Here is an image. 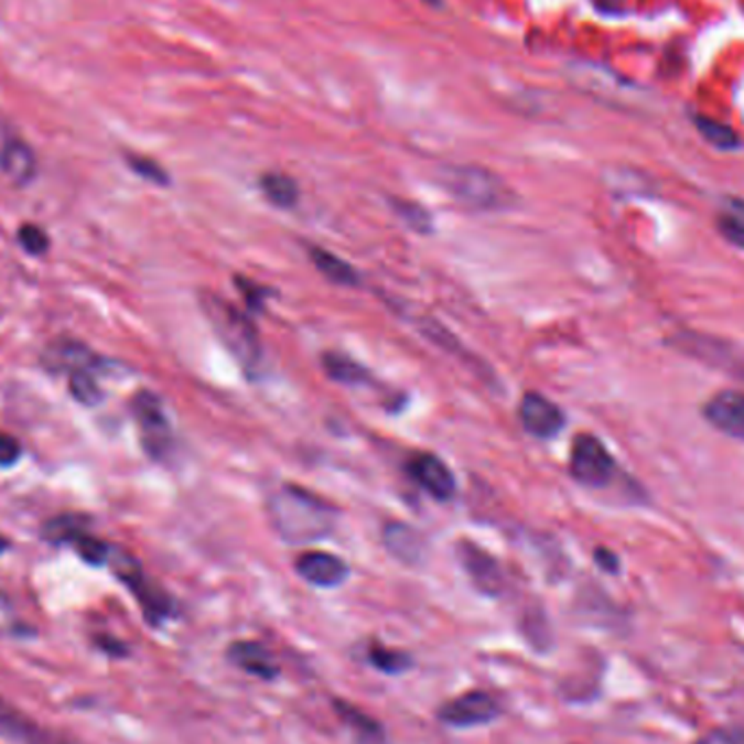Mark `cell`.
Instances as JSON below:
<instances>
[{
    "mask_svg": "<svg viewBox=\"0 0 744 744\" xmlns=\"http://www.w3.org/2000/svg\"><path fill=\"white\" fill-rule=\"evenodd\" d=\"M268 518L281 540L310 544L330 536L337 514L325 498L288 484L268 498Z\"/></svg>",
    "mask_w": 744,
    "mask_h": 744,
    "instance_id": "cell-1",
    "label": "cell"
},
{
    "mask_svg": "<svg viewBox=\"0 0 744 744\" xmlns=\"http://www.w3.org/2000/svg\"><path fill=\"white\" fill-rule=\"evenodd\" d=\"M198 299L207 323L212 325L223 346L236 357V362L248 375H255L261 364V342L255 325L238 308H234L218 294L203 290Z\"/></svg>",
    "mask_w": 744,
    "mask_h": 744,
    "instance_id": "cell-2",
    "label": "cell"
},
{
    "mask_svg": "<svg viewBox=\"0 0 744 744\" xmlns=\"http://www.w3.org/2000/svg\"><path fill=\"white\" fill-rule=\"evenodd\" d=\"M440 183L455 201L479 212L505 209L514 198L507 183L482 165H444Z\"/></svg>",
    "mask_w": 744,
    "mask_h": 744,
    "instance_id": "cell-3",
    "label": "cell"
},
{
    "mask_svg": "<svg viewBox=\"0 0 744 744\" xmlns=\"http://www.w3.org/2000/svg\"><path fill=\"white\" fill-rule=\"evenodd\" d=\"M107 564L111 567L116 578L120 579L136 594V599L140 601V605L144 610V616L153 625H160L172 614V601L168 599V594L160 585H155L151 579H147V575L140 569V564L127 551L111 549Z\"/></svg>",
    "mask_w": 744,
    "mask_h": 744,
    "instance_id": "cell-4",
    "label": "cell"
},
{
    "mask_svg": "<svg viewBox=\"0 0 744 744\" xmlns=\"http://www.w3.org/2000/svg\"><path fill=\"white\" fill-rule=\"evenodd\" d=\"M131 408H133V416L140 429V440H142L144 451L153 460L168 457L172 449V429L165 418L162 401L153 392L142 390L133 397Z\"/></svg>",
    "mask_w": 744,
    "mask_h": 744,
    "instance_id": "cell-5",
    "label": "cell"
},
{
    "mask_svg": "<svg viewBox=\"0 0 744 744\" xmlns=\"http://www.w3.org/2000/svg\"><path fill=\"white\" fill-rule=\"evenodd\" d=\"M616 471L614 457L594 435H579L571 451V473L575 482L587 488H603L612 482Z\"/></svg>",
    "mask_w": 744,
    "mask_h": 744,
    "instance_id": "cell-6",
    "label": "cell"
},
{
    "mask_svg": "<svg viewBox=\"0 0 744 744\" xmlns=\"http://www.w3.org/2000/svg\"><path fill=\"white\" fill-rule=\"evenodd\" d=\"M498 716V703L484 690L464 692L451 701H446L438 710V719L451 727H477L488 725Z\"/></svg>",
    "mask_w": 744,
    "mask_h": 744,
    "instance_id": "cell-7",
    "label": "cell"
},
{
    "mask_svg": "<svg viewBox=\"0 0 744 744\" xmlns=\"http://www.w3.org/2000/svg\"><path fill=\"white\" fill-rule=\"evenodd\" d=\"M457 558L466 571V575L475 583V587L488 596H498L505 587V575L495 558L473 542L457 544Z\"/></svg>",
    "mask_w": 744,
    "mask_h": 744,
    "instance_id": "cell-8",
    "label": "cell"
},
{
    "mask_svg": "<svg viewBox=\"0 0 744 744\" xmlns=\"http://www.w3.org/2000/svg\"><path fill=\"white\" fill-rule=\"evenodd\" d=\"M518 416H520L525 431L540 440L556 438L564 429V420H567L562 410L553 401H549L547 397L538 392H529L522 397Z\"/></svg>",
    "mask_w": 744,
    "mask_h": 744,
    "instance_id": "cell-9",
    "label": "cell"
},
{
    "mask_svg": "<svg viewBox=\"0 0 744 744\" xmlns=\"http://www.w3.org/2000/svg\"><path fill=\"white\" fill-rule=\"evenodd\" d=\"M0 736L15 744H68L4 701H0Z\"/></svg>",
    "mask_w": 744,
    "mask_h": 744,
    "instance_id": "cell-10",
    "label": "cell"
},
{
    "mask_svg": "<svg viewBox=\"0 0 744 744\" xmlns=\"http://www.w3.org/2000/svg\"><path fill=\"white\" fill-rule=\"evenodd\" d=\"M410 473H412L413 479L420 484V488H424L429 495L438 498V500H449L457 490V484H455V477H453L451 468L440 457H435L431 453L416 455L410 462Z\"/></svg>",
    "mask_w": 744,
    "mask_h": 744,
    "instance_id": "cell-11",
    "label": "cell"
},
{
    "mask_svg": "<svg viewBox=\"0 0 744 744\" xmlns=\"http://www.w3.org/2000/svg\"><path fill=\"white\" fill-rule=\"evenodd\" d=\"M705 418L725 435L744 442V392L725 390L705 406Z\"/></svg>",
    "mask_w": 744,
    "mask_h": 744,
    "instance_id": "cell-12",
    "label": "cell"
},
{
    "mask_svg": "<svg viewBox=\"0 0 744 744\" xmlns=\"http://www.w3.org/2000/svg\"><path fill=\"white\" fill-rule=\"evenodd\" d=\"M296 571L308 583L319 585V587H335L348 578L346 562L337 556L325 553V551L303 553L296 562Z\"/></svg>",
    "mask_w": 744,
    "mask_h": 744,
    "instance_id": "cell-13",
    "label": "cell"
},
{
    "mask_svg": "<svg viewBox=\"0 0 744 744\" xmlns=\"http://www.w3.org/2000/svg\"><path fill=\"white\" fill-rule=\"evenodd\" d=\"M227 656L238 668L247 670L259 679H274L279 675V666L272 658V654L259 643L238 640L227 649Z\"/></svg>",
    "mask_w": 744,
    "mask_h": 744,
    "instance_id": "cell-14",
    "label": "cell"
},
{
    "mask_svg": "<svg viewBox=\"0 0 744 744\" xmlns=\"http://www.w3.org/2000/svg\"><path fill=\"white\" fill-rule=\"evenodd\" d=\"M384 544L403 564H418L424 556V538L406 522L386 525Z\"/></svg>",
    "mask_w": 744,
    "mask_h": 744,
    "instance_id": "cell-15",
    "label": "cell"
},
{
    "mask_svg": "<svg viewBox=\"0 0 744 744\" xmlns=\"http://www.w3.org/2000/svg\"><path fill=\"white\" fill-rule=\"evenodd\" d=\"M0 170L15 185L31 183L37 164H35V155L29 149V144H24L22 140H9L0 149Z\"/></svg>",
    "mask_w": 744,
    "mask_h": 744,
    "instance_id": "cell-16",
    "label": "cell"
},
{
    "mask_svg": "<svg viewBox=\"0 0 744 744\" xmlns=\"http://www.w3.org/2000/svg\"><path fill=\"white\" fill-rule=\"evenodd\" d=\"M259 185H261V192L266 194V198L281 209L294 207L299 203V185L288 174L268 172V174L261 176Z\"/></svg>",
    "mask_w": 744,
    "mask_h": 744,
    "instance_id": "cell-17",
    "label": "cell"
},
{
    "mask_svg": "<svg viewBox=\"0 0 744 744\" xmlns=\"http://www.w3.org/2000/svg\"><path fill=\"white\" fill-rule=\"evenodd\" d=\"M87 518L82 514H62L53 520H48L44 525V538L55 542V544H64V542H73L87 533Z\"/></svg>",
    "mask_w": 744,
    "mask_h": 744,
    "instance_id": "cell-18",
    "label": "cell"
},
{
    "mask_svg": "<svg viewBox=\"0 0 744 744\" xmlns=\"http://www.w3.org/2000/svg\"><path fill=\"white\" fill-rule=\"evenodd\" d=\"M310 255H312V261L316 263V268L333 283L357 285L359 277H357L355 268L348 266L346 261H342L339 257L331 255L330 250H325V248H312Z\"/></svg>",
    "mask_w": 744,
    "mask_h": 744,
    "instance_id": "cell-19",
    "label": "cell"
},
{
    "mask_svg": "<svg viewBox=\"0 0 744 744\" xmlns=\"http://www.w3.org/2000/svg\"><path fill=\"white\" fill-rule=\"evenodd\" d=\"M323 366L333 381H339L344 386H359L368 381V370H364L359 364H355L353 359L344 355L327 353L323 359Z\"/></svg>",
    "mask_w": 744,
    "mask_h": 744,
    "instance_id": "cell-20",
    "label": "cell"
},
{
    "mask_svg": "<svg viewBox=\"0 0 744 744\" xmlns=\"http://www.w3.org/2000/svg\"><path fill=\"white\" fill-rule=\"evenodd\" d=\"M701 136L716 149H723V151H734L738 149L741 140L736 136V131L719 120H712V118H705V116H697L694 118Z\"/></svg>",
    "mask_w": 744,
    "mask_h": 744,
    "instance_id": "cell-21",
    "label": "cell"
},
{
    "mask_svg": "<svg viewBox=\"0 0 744 744\" xmlns=\"http://www.w3.org/2000/svg\"><path fill=\"white\" fill-rule=\"evenodd\" d=\"M335 710L339 712V716L344 719V723L353 727V732L357 730L359 736H366L373 743L381 738V727L370 716H366L362 710H357V708H353V705H348L344 701H337Z\"/></svg>",
    "mask_w": 744,
    "mask_h": 744,
    "instance_id": "cell-22",
    "label": "cell"
},
{
    "mask_svg": "<svg viewBox=\"0 0 744 744\" xmlns=\"http://www.w3.org/2000/svg\"><path fill=\"white\" fill-rule=\"evenodd\" d=\"M368 660L370 664L388 675H399L403 670H408L412 666V658L403 651H395V649H386L381 645H373L368 651Z\"/></svg>",
    "mask_w": 744,
    "mask_h": 744,
    "instance_id": "cell-23",
    "label": "cell"
},
{
    "mask_svg": "<svg viewBox=\"0 0 744 744\" xmlns=\"http://www.w3.org/2000/svg\"><path fill=\"white\" fill-rule=\"evenodd\" d=\"M71 395L85 406V408H94L100 403L103 392L96 384V379L91 377L89 370H73L71 373Z\"/></svg>",
    "mask_w": 744,
    "mask_h": 744,
    "instance_id": "cell-24",
    "label": "cell"
},
{
    "mask_svg": "<svg viewBox=\"0 0 744 744\" xmlns=\"http://www.w3.org/2000/svg\"><path fill=\"white\" fill-rule=\"evenodd\" d=\"M75 549L77 553L82 556V560H85L87 564L91 567H100V564H107L109 560V551L111 547L105 544L103 540L89 536V533H83L77 540H75Z\"/></svg>",
    "mask_w": 744,
    "mask_h": 744,
    "instance_id": "cell-25",
    "label": "cell"
},
{
    "mask_svg": "<svg viewBox=\"0 0 744 744\" xmlns=\"http://www.w3.org/2000/svg\"><path fill=\"white\" fill-rule=\"evenodd\" d=\"M397 214L401 216L403 223H408V227L418 231V234H429L431 231V216L416 203H406V201H397L395 203Z\"/></svg>",
    "mask_w": 744,
    "mask_h": 744,
    "instance_id": "cell-26",
    "label": "cell"
},
{
    "mask_svg": "<svg viewBox=\"0 0 744 744\" xmlns=\"http://www.w3.org/2000/svg\"><path fill=\"white\" fill-rule=\"evenodd\" d=\"M18 242L31 255H42L48 250V236L37 225H24L18 231Z\"/></svg>",
    "mask_w": 744,
    "mask_h": 744,
    "instance_id": "cell-27",
    "label": "cell"
},
{
    "mask_svg": "<svg viewBox=\"0 0 744 744\" xmlns=\"http://www.w3.org/2000/svg\"><path fill=\"white\" fill-rule=\"evenodd\" d=\"M719 229L721 234L736 247L744 248V218L730 212V214H723L721 220H719Z\"/></svg>",
    "mask_w": 744,
    "mask_h": 744,
    "instance_id": "cell-28",
    "label": "cell"
},
{
    "mask_svg": "<svg viewBox=\"0 0 744 744\" xmlns=\"http://www.w3.org/2000/svg\"><path fill=\"white\" fill-rule=\"evenodd\" d=\"M129 165H131L140 176H144V179H149V181H153V183H162V185L168 183V174H165L164 168L160 164H155L153 160L131 155V158H129Z\"/></svg>",
    "mask_w": 744,
    "mask_h": 744,
    "instance_id": "cell-29",
    "label": "cell"
},
{
    "mask_svg": "<svg viewBox=\"0 0 744 744\" xmlns=\"http://www.w3.org/2000/svg\"><path fill=\"white\" fill-rule=\"evenodd\" d=\"M20 453H22L20 442L13 435L0 431V466H13Z\"/></svg>",
    "mask_w": 744,
    "mask_h": 744,
    "instance_id": "cell-30",
    "label": "cell"
},
{
    "mask_svg": "<svg viewBox=\"0 0 744 744\" xmlns=\"http://www.w3.org/2000/svg\"><path fill=\"white\" fill-rule=\"evenodd\" d=\"M699 744H744V732L741 730H716L710 732Z\"/></svg>",
    "mask_w": 744,
    "mask_h": 744,
    "instance_id": "cell-31",
    "label": "cell"
},
{
    "mask_svg": "<svg viewBox=\"0 0 744 744\" xmlns=\"http://www.w3.org/2000/svg\"><path fill=\"white\" fill-rule=\"evenodd\" d=\"M594 560L607 573H616L618 571V558L612 551H607V549H596L594 551Z\"/></svg>",
    "mask_w": 744,
    "mask_h": 744,
    "instance_id": "cell-32",
    "label": "cell"
},
{
    "mask_svg": "<svg viewBox=\"0 0 744 744\" xmlns=\"http://www.w3.org/2000/svg\"><path fill=\"white\" fill-rule=\"evenodd\" d=\"M96 645H98L103 651H107L109 656H125V654H127L125 645H122L120 640H116V638H109V636H98V638H96Z\"/></svg>",
    "mask_w": 744,
    "mask_h": 744,
    "instance_id": "cell-33",
    "label": "cell"
},
{
    "mask_svg": "<svg viewBox=\"0 0 744 744\" xmlns=\"http://www.w3.org/2000/svg\"><path fill=\"white\" fill-rule=\"evenodd\" d=\"M7 549H9V540H7V538L0 533V553H4Z\"/></svg>",
    "mask_w": 744,
    "mask_h": 744,
    "instance_id": "cell-34",
    "label": "cell"
},
{
    "mask_svg": "<svg viewBox=\"0 0 744 744\" xmlns=\"http://www.w3.org/2000/svg\"><path fill=\"white\" fill-rule=\"evenodd\" d=\"M427 2H435V0H427Z\"/></svg>",
    "mask_w": 744,
    "mask_h": 744,
    "instance_id": "cell-35",
    "label": "cell"
}]
</instances>
